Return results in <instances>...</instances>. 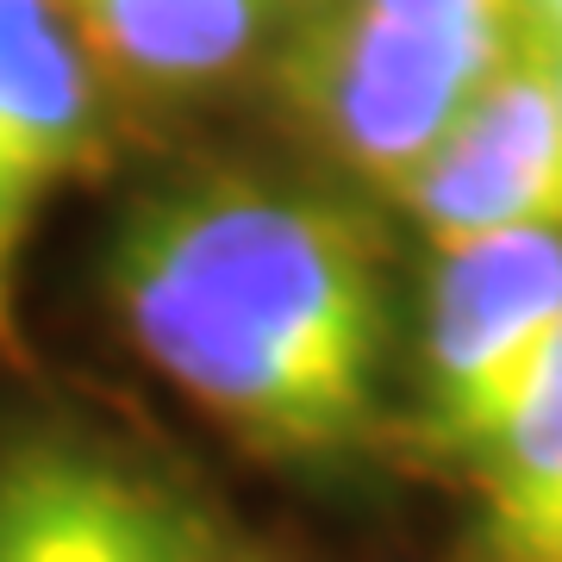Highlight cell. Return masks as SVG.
Here are the masks:
<instances>
[{
    "label": "cell",
    "mask_w": 562,
    "mask_h": 562,
    "mask_svg": "<svg viewBox=\"0 0 562 562\" xmlns=\"http://www.w3.org/2000/svg\"><path fill=\"white\" fill-rule=\"evenodd\" d=\"M525 25H538V32H562V0H531Z\"/></svg>",
    "instance_id": "11"
},
{
    "label": "cell",
    "mask_w": 562,
    "mask_h": 562,
    "mask_svg": "<svg viewBox=\"0 0 562 562\" xmlns=\"http://www.w3.org/2000/svg\"><path fill=\"white\" fill-rule=\"evenodd\" d=\"M525 38H531L543 76H550V88H557V101H562V32H538V25H525Z\"/></svg>",
    "instance_id": "10"
},
{
    "label": "cell",
    "mask_w": 562,
    "mask_h": 562,
    "mask_svg": "<svg viewBox=\"0 0 562 562\" xmlns=\"http://www.w3.org/2000/svg\"><path fill=\"white\" fill-rule=\"evenodd\" d=\"M462 469L475 482V543L487 562H562V338Z\"/></svg>",
    "instance_id": "7"
},
{
    "label": "cell",
    "mask_w": 562,
    "mask_h": 562,
    "mask_svg": "<svg viewBox=\"0 0 562 562\" xmlns=\"http://www.w3.org/2000/svg\"><path fill=\"white\" fill-rule=\"evenodd\" d=\"M519 32L525 25H406L344 0L281 44L276 94L344 169L401 188L501 76Z\"/></svg>",
    "instance_id": "2"
},
{
    "label": "cell",
    "mask_w": 562,
    "mask_h": 562,
    "mask_svg": "<svg viewBox=\"0 0 562 562\" xmlns=\"http://www.w3.org/2000/svg\"><path fill=\"white\" fill-rule=\"evenodd\" d=\"M101 281L132 350L250 457L325 462L375 431L387 281L350 206L238 169L162 181Z\"/></svg>",
    "instance_id": "1"
},
{
    "label": "cell",
    "mask_w": 562,
    "mask_h": 562,
    "mask_svg": "<svg viewBox=\"0 0 562 562\" xmlns=\"http://www.w3.org/2000/svg\"><path fill=\"white\" fill-rule=\"evenodd\" d=\"M69 25L125 76L201 88L250 57L269 0H57Z\"/></svg>",
    "instance_id": "8"
},
{
    "label": "cell",
    "mask_w": 562,
    "mask_h": 562,
    "mask_svg": "<svg viewBox=\"0 0 562 562\" xmlns=\"http://www.w3.org/2000/svg\"><path fill=\"white\" fill-rule=\"evenodd\" d=\"M406 25H525L531 0H362Z\"/></svg>",
    "instance_id": "9"
},
{
    "label": "cell",
    "mask_w": 562,
    "mask_h": 562,
    "mask_svg": "<svg viewBox=\"0 0 562 562\" xmlns=\"http://www.w3.org/2000/svg\"><path fill=\"white\" fill-rule=\"evenodd\" d=\"M562 338V232H487L438 244L425 313L419 438L469 462Z\"/></svg>",
    "instance_id": "3"
},
{
    "label": "cell",
    "mask_w": 562,
    "mask_h": 562,
    "mask_svg": "<svg viewBox=\"0 0 562 562\" xmlns=\"http://www.w3.org/2000/svg\"><path fill=\"white\" fill-rule=\"evenodd\" d=\"M213 525L176 487L76 431L0 450V562H213Z\"/></svg>",
    "instance_id": "4"
},
{
    "label": "cell",
    "mask_w": 562,
    "mask_h": 562,
    "mask_svg": "<svg viewBox=\"0 0 562 562\" xmlns=\"http://www.w3.org/2000/svg\"><path fill=\"white\" fill-rule=\"evenodd\" d=\"M213 562H276V557H225V550H220Z\"/></svg>",
    "instance_id": "12"
},
{
    "label": "cell",
    "mask_w": 562,
    "mask_h": 562,
    "mask_svg": "<svg viewBox=\"0 0 562 562\" xmlns=\"http://www.w3.org/2000/svg\"><path fill=\"white\" fill-rule=\"evenodd\" d=\"M394 194L438 244L562 232V101L525 32L457 132Z\"/></svg>",
    "instance_id": "6"
},
{
    "label": "cell",
    "mask_w": 562,
    "mask_h": 562,
    "mask_svg": "<svg viewBox=\"0 0 562 562\" xmlns=\"http://www.w3.org/2000/svg\"><path fill=\"white\" fill-rule=\"evenodd\" d=\"M101 150V101L57 0H0V357L20 344V269L44 206Z\"/></svg>",
    "instance_id": "5"
}]
</instances>
